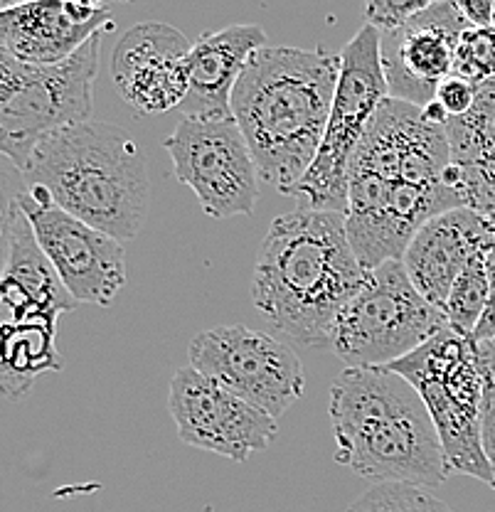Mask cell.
Here are the masks:
<instances>
[{
    "label": "cell",
    "mask_w": 495,
    "mask_h": 512,
    "mask_svg": "<svg viewBox=\"0 0 495 512\" xmlns=\"http://www.w3.org/2000/svg\"><path fill=\"white\" fill-rule=\"evenodd\" d=\"M77 306L20 215L5 274L0 276V394L20 399L45 372L65 367L57 320Z\"/></svg>",
    "instance_id": "6"
},
{
    "label": "cell",
    "mask_w": 495,
    "mask_h": 512,
    "mask_svg": "<svg viewBox=\"0 0 495 512\" xmlns=\"http://www.w3.org/2000/svg\"><path fill=\"white\" fill-rule=\"evenodd\" d=\"M365 269L348 239L343 212L298 207L266 232L252 279V301L266 323L306 348L330 345L345 303Z\"/></svg>",
    "instance_id": "2"
},
{
    "label": "cell",
    "mask_w": 495,
    "mask_h": 512,
    "mask_svg": "<svg viewBox=\"0 0 495 512\" xmlns=\"http://www.w3.org/2000/svg\"><path fill=\"white\" fill-rule=\"evenodd\" d=\"M387 367L412 384L427 404L449 476H471L493 488V463L483 446L476 343L446 325L422 348Z\"/></svg>",
    "instance_id": "7"
},
{
    "label": "cell",
    "mask_w": 495,
    "mask_h": 512,
    "mask_svg": "<svg viewBox=\"0 0 495 512\" xmlns=\"http://www.w3.org/2000/svg\"><path fill=\"white\" fill-rule=\"evenodd\" d=\"M488 254H478L468 261V266L461 271L454 288H451L449 298H446L444 316L451 328L456 333L466 335V338H473V330H476L488 301Z\"/></svg>",
    "instance_id": "21"
},
{
    "label": "cell",
    "mask_w": 495,
    "mask_h": 512,
    "mask_svg": "<svg viewBox=\"0 0 495 512\" xmlns=\"http://www.w3.org/2000/svg\"><path fill=\"white\" fill-rule=\"evenodd\" d=\"M493 0H456L468 28H493Z\"/></svg>",
    "instance_id": "29"
},
{
    "label": "cell",
    "mask_w": 495,
    "mask_h": 512,
    "mask_svg": "<svg viewBox=\"0 0 495 512\" xmlns=\"http://www.w3.org/2000/svg\"><path fill=\"white\" fill-rule=\"evenodd\" d=\"M407 512H454V510H451L444 500L431 495L427 488H417V485H412V488H409Z\"/></svg>",
    "instance_id": "30"
},
{
    "label": "cell",
    "mask_w": 495,
    "mask_h": 512,
    "mask_svg": "<svg viewBox=\"0 0 495 512\" xmlns=\"http://www.w3.org/2000/svg\"><path fill=\"white\" fill-rule=\"evenodd\" d=\"M23 175L57 207L119 242L136 239L146 222V156L121 126L89 119L60 128L42 138Z\"/></svg>",
    "instance_id": "5"
},
{
    "label": "cell",
    "mask_w": 495,
    "mask_h": 512,
    "mask_svg": "<svg viewBox=\"0 0 495 512\" xmlns=\"http://www.w3.org/2000/svg\"><path fill=\"white\" fill-rule=\"evenodd\" d=\"M456 207L466 197L446 126L419 106L382 101L348 170L345 229L363 269L402 259L424 224Z\"/></svg>",
    "instance_id": "1"
},
{
    "label": "cell",
    "mask_w": 495,
    "mask_h": 512,
    "mask_svg": "<svg viewBox=\"0 0 495 512\" xmlns=\"http://www.w3.org/2000/svg\"><path fill=\"white\" fill-rule=\"evenodd\" d=\"M493 3H495V0H493ZM493 28H495V5H493Z\"/></svg>",
    "instance_id": "31"
},
{
    "label": "cell",
    "mask_w": 495,
    "mask_h": 512,
    "mask_svg": "<svg viewBox=\"0 0 495 512\" xmlns=\"http://www.w3.org/2000/svg\"><path fill=\"white\" fill-rule=\"evenodd\" d=\"M168 409L183 444L244 463L279 434L274 416L252 407L195 367H180L170 380Z\"/></svg>",
    "instance_id": "14"
},
{
    "label": "cell",
    "mask_w": 495,
    "mask_h": 512,
    "mask_svg": "<svg viewBox=\"0 0 495 512\" xmlns=\"http://www.w3.org/2000/svg\"><path fill=\"white\" fill-rule=\"evenodd\" d=\"M488 269V301L483 308V316L478 320L476 330H473V343H483V340L495 338V249L486 259Z\"/></svg>",
    "instance_id": "28"
},
{
    "label": "cell",
    "mask_w": 495,
    "mask_h": 512,
    "mask_svg": "<svg viewBox=\"0 0 495 512\" xmlns=\"http://www.w3.org/2000/svg\"><path fill=\"white\" fill-rule=\"evenodd\" d=\"M412 485L377 483L365 490L345 512H407Z\"/></svg>",
    "instance_id": "26"
},
{
    "label": "cell",
    "mask_w": 495,
    "mask_h": 512,
    "mask_svg": "<svg viewBox=\"0 0 495 512\" xmlns=\"http://www.w3.org/2000/svg\"><path fill=\"white\" fill-rule=\"evenodd\" d=\"M491 249H495L493 217L471 207H456L429 220L414 234L402 264L414 288L444 313L446 298L468 261Z\"/></svg>",
    "instance_id": "18"
},
{
    "label": "cell",
    "mask_w": 495,
    "mask_h": 512,
    "mask_svg": "<svg viewBox=\"0 0 495 512\" xmlns=\"http://www.w3.org/2000/svg\"><path fill=\"white\" fill-rule=\"evenodd\" d=\"M25 192H28V183H25L23 170L10 158L0 156V276L8 269L15 227L23 215L20 200Z\"/></svg>",
    "instance_id": "22"
},
{
    "label": "cell",
    "mask_w": 495,
    "mask_h": 512,
    "mask_svg": "<svg viewBox=\"0 0 495 512\" xmlns=\"http://www.w3.org/2000/svg\"><path fill=\"white\" fill-rule=\"evenodd\" d=\"M109 30H114V18L104 3L0 5V47L37 67L62 64L97 32Z\"/></svg>",
    "instance_id": "17"
},
{
    "label": "cell",
    "mask_w": 495,
    "mask_h": 512,
    "mask_svg": "<svg viewBox=\"0 0 495 512\" xmlns=\"http://www.w3.org/2000/svg\"><path fill=\"white\" fill-rule=\"evenodd\" d=\"M20 210L69 296L77 303L111 306L126 286V252L119 239L72 217L35 185H28Z\"/></svg>",
    "instance_id": "13"
},
{
    "label": "cell",
    "mask_w": 495,
    "mask_h": 512,
    "mask_svg": "<svg viewBox=\"0 0 495 512\" xmlns=\"http://www.w3.org/2000/svg\"><path fill=\"white\" fill-rule=\"evenodd\" d=\"M163 146L175 178L198 195L212 220L252 215L259 200V170L237 121L183 116Z\"/></svg>",
    "instance_id": "12"
},
{
    "label": "cell",
    "mask_w": 495,
    "mask_h": 512,
    "mask_svg": "<svg viewBox=\"0 0 495 512\" xmlns=\"http://www.w3.org/2000/svg\"><path fill=\"white\" fill-rule=\"evenodd\" d=\"M431 0H372L365 5L367 25L380 32L402 30Z\"/></svg>",
    "instance_id": "25"
},
{
    "label": "cell",
    "mask_w": 495,
    "mask_h": 512,
    "mask_svg": "<svg viewBox=\"0 0 495 512\" xmlns=\"http://www.w3.org/2000/svg\"><path fill=\"white\" fill-rule=\"evenodd\" d=\"M193 45L168 23L133 25L116 45L111 77L121 99L138 114H163L188 99Z\"/></svg>",
    "instance_id": "16"
},
{
    "label": "cell",
    "mask_w": 495,
    "mask_h": 512,
    "mask_svg": "<svg viewBox=\"0 0 495 512\" xmlns=\"http://www.w3.org/2000/svg\"><path fill=\"white\" fill-rule=\"evenodd\" d=\"M449 325L417 291L402 259L365 271L363 286L338 313L330 348L353 370L387 367L422 348Z\"/></svg>",
    "instance_id": "9"
},
{
    "label": "cell",
    "mask_w": 495,
    "mask_h": 512,
    "mask_svg": "<svg viewBox=\"0 0 495 512\" xmlns=\"http://www.w3.org/2000/svg\"><path fill=\"white\" fill-rule=\"evenodd\" d=\"M335 463L377 483L436 488L449 478L417 389L390 367L348 370L330 387Z\"/></svg>",
    "instance_id": "4"
},
{
    "label": "cell",
    "mask_w": 495,
    "mask_h": 512,
    "mask_svg": "<svg viewBox=\"0 0 495 512\" xmlns=\"http://www.w3.org/2000/svg\"><path fill=\"white\" fill-rule=\"evenodd\" d=\"M493 478H495V461H493ZM493 488H495V483H493Z\"/></svg>",
    "instance_id": "32"
},
{
    "label": "cell",
    "mask_w": 495,
    "mask_h": 512,
    "mask_svg": "<svg viewBox=\"0 0 495 512\" xmlns=\"http://www.w3.org/2000/svg\"><path fill=\"white\" fill-rule=\"evenodd\" d=\"M476 362L481 372V426L483 446L491 463L495 461V338L476 343Z\"/></svg>",
    "instance_id": "24"
},
{
    "label": "cell",
    "mask_w": 495,
    "mask_h": 512,
    "mask_svg": "<svg viewBox=\"0 0 495 512\" xmlns=\"http://www.w3.org/2000/svg\"><path fill=\"white\" fill-rule=\"evenodd\" d=\"M266 47V32L254 23H234L205 32L190 50V89L183 116L198 119H234L232 89L249 57Z\"/></svg>",
    "instance_id": "19"
},
{
    "label": "cell",
    "mask_w": 495,
    "mask_h": 512,
    "mask_svg": "<svg viewBox=\"0 0 495 512\" xmlns=\"http://www.w3.org/2000/svg\"><path fill=\"white\" fill-rule=\"evenodd\" d=\"M190 367L212 377L274 419L303 397L306 375L294 350L244 325H217L198 333L188 348Z\"/></svg>",
    "instance_id": "11"
},
{
    "label": "cell",
    "mask_w": 495,
    "mask_h": 512,
    "mask_svg": "<svg viewBox=\"0 0 495 512\" xmlns=\"http://www.w3.org/2000/svg\"><path fill=\"white\" fill-rule=\"evenodd\" d=\"M380 40L382 32L365 25L340 52L338 89L326 133L316 160L294 192L296 200H303V207L345 215L350 160L358 151L375 111L382 101L390 99L382 72Z\"/></svg>",
    "instance_id": "10"
},
{
    "label": "cell",
    "mask_w": 495,
    "mask_h": 512,
    "mask_svg": "<svg viewBox=\"0 0 495 512\" xmlns=\"http://www.w3.org/2000/svg\"><path fill=\"white\" fill-rule=\"evenodd\" d=\"M476 89V84L466 82L459 74H451V77H446L444 82L436 87L434 101L444 109V114L449 116V119H459V116H466L468 111L473 109Z\"/></svg>",
    "instance_id": "27"
},
{
    "label": "cell",
    "mask_w": 495,
    "mask_h": 512,
    "mask_svg": "<svg viewBox=\"0 0 495 512\" xmlns=\"http://www.w3.org/2000/svg\"><path fill=\"white\" fill-rule=\"evenodd\" d=\"M101 37L97 32L77 55L52 67L25 64L0 47V156L25 170L42 138L89 121Z\"/></svg>",
    "instance_id": "8"
},
{
    "label": "cell",
    "mask_w": 495,
    "mask_h": 512,
    "mask_svg": "<svg viewBox=\"0 0 495 512\" xmlns=\"http://www.w3.org/2000/svg\"><path fill=\"white\" fill-rule=\"evenodd\" d=\"M446 136L466 207L495 215V79L478 84L473 109L449 119Z\"/></svg>",
    "instance_id": "20"
},
{
    "label": "cell",
    "mask_w": 495,
    "mask_h": 512,
    "mask_svg": "<svg viewBox=\"0 0 495 512\" xmlns=\"http://www.w3.org/2000/svg\"><path fill=\"white\" fill-rule=\"evenodd\" d=\"M340 55L298 47H262L232 89V116L242 128L259 178L294 197L316 160L338 89Z\"/></svg>",
    "instance_id": "3"
},
{
    "label": "cell",
    "mask_w": 495,
    "mask_h": 512,
    "mask_svg": "<svg viewBox=\"0 0 495 512\" xmlns=\"http://www.w3.org/2000/svg\"><path fill=\"white\" fill-rule=\"evenodd\" d=\"M454 74L471 84L495 79V28H468L459 37Z\"/></svg>",
    "instance_id": "23"
},
{
    "label": "cell",
    "mask_w": 495,
    "mask_h": 512,
    "mask_svg": "<svg viewBox=\"0 0 495 512\" xmlns=\"http://www.w3.org/2000/svg\"><path fill=\"white\" fill-rule=\"evenodd\" d=\"M491 217H493V222H495V215H491Z\"/></svg>",
    "instance_id": "33"
},
{
    "label": "cell",
    "mask_w": 495,
    "mask_h": 512,
    "mask_svg": "<svg viewBox=\"0 0 495 512\" xmlns=\"http://www.w3.org/2000/svg\"><path fill=\"white\" fill-rule=\"evenodd\" d=\"M468 23L456 0L429 3L402 30L382 32L380 60L390 99L424 109L434 101L436 87L454 74L459 37Z\"/></svg>",
    "instance_id": "15"
}]
</instances>
